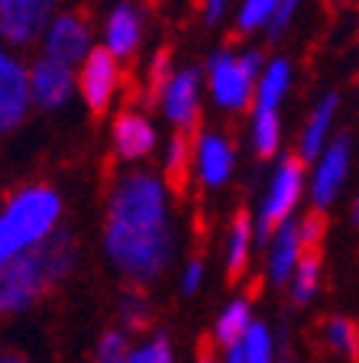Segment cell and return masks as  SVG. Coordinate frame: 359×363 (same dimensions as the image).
Here are the masks:
<instances>
[{
	"mask_svg": "<svg viewBox=\"0 0 359 363\" xmlns=\"http://www.w3.org/2000/svg\"><path fill=\"white\" fill-rule=\"evenodd\" d=\"M169 185L152 172H127L113 182L104 211V253L123 279L146 286L175 257Z\"/></svg>",
	"mask_w": 359,
	"mask_h": 363,
	"instance_id": "obj_1",
	"label": "cell"
},
{
	"mask_svg": "<svg viewBox=\"0 0 359 363\" xmlns=\"http://www.w3.org/2000/svg\"><path fill=\"white\" fill-rule=\"evenodd\" d=\"M78 266V240L68 227H59L39 247L0 259V318L23 315L49 289L65 282Z\"/></svg>",
	"mask_w": 359,
	"mask_h": 363,
	"instance_id": "obj_2",
	"label": "cell"
},
{
	"mask_svg": "<svg viewBox=\"0 0 359 363\" xmlns=\"http://www.w3.org/2000/svg\"><path fill=\"white\" fill-rule=\"evenodd\" d=\"M62 227V198L52 185H23L0 208V259L39 247Z\"/></svg>",
	"mask_w": 359,
	"mask_h": 363,
	"instance_id": "obj_3",
	"label": "cell"
},
{
	"mask_svg": "<svg viewBox=\"0 0 359 363\" xmlns=\"http://www.w3.org/2000/svg\"><path fill=\"white\" fill-rule=\"evenodd\" d=\"M262 75V55L259 52H243L233 55L227 49L214 52L207 59V84L210 94L224 111H243L253 101L256 84Z\"/></svg>",
	"mask_w": 359,
	"mask_h": 363,
	"instance_id": "obj_4",
	"label": "cell"
},
{
	"mask_svg": "<svg viewBox=\"0 0 359 363\" xmlns=\"http://www.w3.org/2000/svg\"><path fill=\"white\" fill-rule=\"evenodd\" d=\"M304 159L298 152H285L282 162L275 166L269 182V191L262 198V208L256 214V240L269 243L272 234L285 220H292V211L298 208L301 191H304Z\"/></svg>",
	"mask_w": 359,
	"mask_h": 363,
	"instance_id": "obj_5",
	"label": "cell"
},
{
	"mask_svg": "<svg viewBox=\"0 0 359 363\" xmlns=\"http://www.w3.org/2000/svg\"><path fill=\"white\" fill-rule=\"evenodd\" d=\"M30 65L0 39V136L13 133L30 117Z\"/></svg>",
	"mask_w": 359,
	"mask_h": 363,
	"instance_id": "obj_6",
	"label": "cell"
},
{
	"mask_svg": "<svg viewBox=\"0 0 359 363\" xmlns=\"http://www.w3.org/2000/svg\"><path fill=\"white\" fill-rule=\"evenodd\" d=\"M59 0H0V39L13 49L39 43L55 16Z\"/></svg>",
	"mask_w": 359,
	"mask_h": 363,
	"instance_id": "obj_7",
	"label": "cell"
},
{
	"mask_svg": "<svg viewBox=\"0 0 359 363\" xmlns=\"http://www.w3.org/2000/svg\"><path fill=\"white\" fill-rule=\"evenodd\" d=\"M120 88V59L101 49H91L88 59L78 68V94H81L84 107L91 117L107 113V107L113 104V94Z\"/></svg>",
	"mask_w": 359,
	"mask_h": 363,
	"instance_id": "obj_8",
	"label": "cell"
},
{
	"mask_svg": "<svg viewBox=\"0 0 359 363\" xmlns=\"http://www.w3.org/2000/svg\"><path fill=\"white\" fill-rule=\"evenodd\" d=\"M91 49H94L91 45V23L78 10L55 13L49 30L42 33V55H49L55 62H65V65H81Z\"/></svg>",
	"mask_w": 359,
	"mask_h": 363,
	"instance_id": "obj_9",
	"label": "cell"
},
{
	"mask_svg": "<svg viewBox=\"0 0 359 363\" xmlns=\"http://www.w3.org/2000/svg\"><path fill=\"white\" fill-rule=\"evenodd\" d=\"M75 65L39 55L30 65V101L39 111H62L75 94Z\"/></svg>",
	"mask_w": 359,
	"mask_h": 363,
	"instance_id": "obj_10",
	"label": "cell"
},
{
	"mask_svg": "<svg viewBox=\"0 0 359 363\" xmlns=\"http://www.w3.org/2000/svg\"><path fill=\"white\" fill-rule=\"evenodd\" d=\"M350 152H353V140L346 133H340L317 156V169H314V179H311V201H314V208L324 211L327 204L337 201L340 189L346 182V172H350Z\"/></svg>",
	"mask_w": 359,
	"mask_h": 363,
	"instance_id": "obj_11",
	"label": "cell"
},
{
	"mask_svg": "<svg viewBox=\"0 0 359 363\" xmlns=\"http://www.w3.org/2000/svg\"><path fill=\"white\" fill-rule=\"evenodd\" d=\"M159 104H162L165 121L172 123L175 130L195 133L198 113H201V75H198V68H181V72H175L172 82L165 84Z\"/></svg>",
	"mask_w": 359,
	"mask_h": 363,
	"instance_id": "obj_12",
	"label": "cell"
},
{
	"mask_svg": "<svg viewBox=\"0 0 359 363\" xmlns=\"http://www.w3.org/2000/svg\"><path fill=\"white\" fill-rule=\"evenodd\" d=\"M110 136H113V150H117V156L127 159V162H139V159H146L159 143L152 121L142 111H133V107H123V111L117 113Z\"/></svg>",
	"mask_w": 359,
	"mask_h": 363,
	"instance_id": "obj_13",
	"label": "cell"
},
{
	"mask_svg": "<svg viewBox=\"0 0 359 363\" xmlns=\"http://www.w3.org/2000/svg\"><path fill=\"white\" fill-rule=\"evenodd\" d=\"M142 45V13L123 0L107 13L104 20V49L117 59H130Z\"/></svg>",
	"mask_w": 359,
	"mask_h": 363,
	"instance_id": "obj_14",
	"label": "cell"
},
{
	"mask_svg": "<svg viewBox=\"0 0 359 363\" xmlns=\"http://www.w3.org/2000/svg\"><path fill=\"white\" fill-rule=\"evenodd\" d=\"M195 169L201 185L220 189L233 172V146L220 133H201L195 140Z\"/></svg>",
	"mask_w": 359,
	"mask_h": 363,
	"instance_id": "obj_15",
	"label": "cell"
},
{
	"mask_svg": "<svg viewBox=\"0 0 359 363\" xmlns=\"http://www.w3.org/2000/svg\"><path fill=\"white\" fill-rule=\"evenodd\" d=\"M301 253H304V240H301L298 220H285L275 234H272V240H269V263H266L269 279L275 282V286H282V282L292 279V272H295V266H298Z\"/></svg>",
	"mask_w": 359,
	"mask_h": 363,
	"instance_id": "obj_16",
	"label": "cell"
},
{
	"mask_svg": "<svg viewBox=\"0 0 359 363\" xmlns=\"http://www.w3.org/2000/svg\"><path fill=\"white\" fill-rule=\"evenodd\" d=\"M191 169H195V140L185 130H175L162 159V182L169 185L172 195H185L188 182H191Z\"/></svg>",
	"mask_w": 359,
	"mask_h": 363,
	"instance_id": "obj_17",
	"label": "cell"
},
{
	"mask_svg": "<svg viewBox=\"0 0 359 363\" xmlns=\"http://www.w3.org/2000/svg\"><path fill=\"white\" fill-rule=\"evenodd\" d=\"M253 234H256L253 214H249V208H239L230 220V237H227V279H230V286H237L249 269Z\"/></svg>",
	"mask_w": 359,
	"mask_h": 363,
	"instance_id": "obj_18",
	"label": "cell"
},
{
	"mask_svg": "<svg viewBox=\"0 0 359 363\" xmlns=\"http://www.w3.org/2000/svg\"><path fill=\"white\" fill-rule=\"evenodd\" d=\"M337 104H340L337 94H324L321 104H317L314 111H311V117L304 121V130H301V143H298V156L304 159V162H314V159L324 152V146H327V136H330V130H334Z\"/></svg>",
	"mask_w": 359,
	"mask_h": 363,
	"instance_id": "obj_19",
	"label": "cell"
},
{
	"mask_svg": "<svg viewBox=\"0 0 359 363\" xmlns=\"http://www.w3.org/2000/svg\"><path fill=\"white\" fill-rule=\"evenodd\" d=\"M249 328H253V305H249V298H233L220 311L217 325H214V340L220 347H237L239 340L246 337Z\"/></svg>",
	"mask_w": 359,
	"mask_h": 363,
	"instance_id": "obj_20",
	"label": "cell"
},
{
	"mask_svg": "<svg viewBox=\"0 0 359 363\" xmlns=\"http://www.w3.org/2000/svg\"><path fill=\"white\" fill-rule=\"evenodd\" d=\"M321 259H324V247H317V250H304L301 253V259H298V266H295V272H292V302L295 305H307L311 298L317 295V286H321Z\"/></svg>",
	"mask_w": 359,
	"mask_h": 363,
	"instance_id": "obj_21",
	"label": "cell"
},
{
	"mask_svg": "<svg viewBox=\"0 0 359 363\" xmlns=\"http://www.w3.org/2000/svg\"><path fill=\"white\" fill-rule=\"evenodd\" d=\"M288 84H292V65H288V59H272L269 65L262 68L259 84H256V107L278 111Z\"/></svg>",
	"mask_w": 359,
	"mask_h": 363,
	"instance_id": "obj_22",
	"label": "cell"
},
{
	"mask_svg": "<svg viewBox=\"0 0 359 363\" xmlns=\"http://www.w3.org/2000/svg\"><path fill=\"white\" fill-rule=\"evenodd\" d=\"M149 318H152V298L146 295L142 286H130L123 289L120 295V331L127 334H142L149 328Z\"/></svg>",
	"mask_w": 359,
	"mask_h": 363,
	"instance_id": "obj_23",
	"label": "cell"
},
{
	"mask_svg": "<svg viewBox=\"0 0 359 363\" xmlns=\"http://www.w3.org/2000/svg\"><path fill=\"white\" fill-rule=\"evenodd\" d=\"M324 340H327V347L334 354L359 363V325L353 318H343V315L327 318L324 321Z\"/></svg>",
	"mask_w": 359,
	"mask_h": 363,
	"instance_id": "obj_24",
	"label": "cell"
},
{
	"mask_svg": "<svg viewBox=\"0 0 359 363\" xmlns=\"http://www.w3.org/2000/svg\"><path fill=\"white\" fill-rule=\"evenodd\" d=\"M278 143H282V121H278V111L256 107V113H253V150L259 152L262 159H269L278 152Z\"/></svg>",
	"mask_w": 359,
	"mask_h": 363,
	"instance_id": "obj_25",
	"label": "cell"
},
{
	"mask_svg": "<svg viewBox=\"0 0 359 363\" xmlns=\"http://www.w3.org/2000/svg\"><path fill=\"white\" fill-rule=\"evenodd\" d=\"M175 75V65H172V49L169 45H162V49H156L149 59V68H146V98L149 101H162V91L165 84L172 82Z\"/></svg>",
	"mask_w": 359,
	"mask_h": 363,
	"instance_id": "obj_26",
	"label": "cell"
},
{
	"mask_svg": "<svg viewBox=\"0 0 359 363\" xmlns=\"http://www.w3.org/2000/svg\"><path fill=\"white\" fill-rule=\"evenodd\" d=\"M282 0H243V7L237 13V30L239 33H256L262 26H272Z\"/></svg>",
	"mask_w": 359,
	"mask_h": 363,
	"instance_id": "obj_27",
	"label": "cell"
},
{
	"mask_svg": "<svg viewBox=\"0 0 359 363\" xmlns=\"http://www.w3.org/2000/svg\"><path fill=\"white\" fill-rule=\"evenodd\" d=\"M246 363H275V344H272V331L262 321H253L246 337L239 340Z\"/></svg>",
	"mask_w": 359,
	"mask_h": 363,
	"instance_id": "obj_28",
	"label": "cell"
},
{
	"mask_svg": "<svg viewBox=\"0 0 359 363\" xmlns=\"http://www.w3.org/2000/svg\"><path fill=\"white\" fill-rule=\"evenodd\" d=\"M133 357V347H130V334L113 328V331H104L98 340V350H94V360L98 363H130Z\"/></svg>",
	"mask_w": 359,
	"mask_h": 363,
	"instance_id": "obj_29",
	"label": "cell"
},
{
	"mask_svg": "<svg viewBox=\"0 0 359 363\" xmlns=\"http://www.w3.org/2000/svg\"><path fill=\"white\" fill-rule=\"evenodd\" d=\"M130 363H175V354H172V344L165 334H156L152 340H146L142 347L133 350Z\"/></svg>",
	"mask_w": 359,
	"mask_h": 363,
	"instance_id": "obj_30",
	"label": "cell"
},
{
	"mask_svg": "<svg viewBox=\"0 0 359 363\" xmlns=\"http://www.w3.org/2000/svg\"><path fill=\"white\" fill-rule=\"evenodd\" d=\"M204 272H207V266H204L201 257H191L185 263V269H181V292L185 295H195L198 289L204 286Z\"/></svg>",
	"mask_w": 359,
	"mask_h": 363,
	"instance_id": "obj_31",
	"label": "cell"
},
{
	"mask_svg": "<svg viewBox=\"0 0 359 363\" xmlns=\"http://www.w3.org/2000/svg\"><path fill=\"white\" fill-rule=\"evenodd\" d=\"M298 7H301V0H282V4H278V13H275V20H272V26H269L272 36H282V30L292 23V16L298 13Z\"/></svg>",
	"mask_w": 359,
	"mask_h": 363,
	"instance_id": "obj_32",
	"label": "cell"
},
{
	"mask_svg": "<svg viewBox=\"0 0 359 363\" xmlns=\"http://www.w3.org/2000/svg\"><path fill=\"white\" fill-rule=\"evenodd\" d=\"M227 13V0H201V16L204 23H220V16Z\"/></svg>",
	"mask_w": 359,
	"mask_h": 363,
	"instance_id": "obj_33",
	"label": "cell"
},
{
	"mask_svg": "<svg viewBox=\"0 0 359 363\" xmlns=\"http://www.w3.org/2000/svg\"><path fill=\"white\" fill-rule=\"evenodd\" d=\"M195 363H217L214 360V347H210V340H201V344H198V360Z\"/></svg>",
	"mask_w": 359,
	"mask_h": 363,
	"instance_id": "obj_34",
	"label": "cell"
},
{
	"mask_svg": "<svg viewBox=\"0 0 359 363\" xmlns=\"http://www.w3.org/2000/svg\"><path fill=\"white\" fill-rule=\"evenodd\" d=\"M224 363H246V357H243V347H227V354H224Z\"/></svg>",
	"mask_w": 359,
	"mask_h": 363,
	"instance_id": "obj_35",
	"label": "cell"
},
{
	"mask_svg": "<svg viewBox=\"0 0 359 363\" xmlns=\"http://www.w3.org/2000/svg\"><path fill=\"white\" fill-rule=\"evenodd\" d=\"M353 224L359 227V195H356V201H353Z\"/></svg>",
	"mask_w": 359,
	"mask_h": 363,
	"instance_id": "obj_36",
	"label": "cell"
},
{
	"mask_svg": "<svg viewBox=\"0 0 359 363\" xmlns=\"http://www.w3.org/2000/svg\"><path fill=\"white\" fill-rule=\"evenodd\" d=\"M4 363H26V360H23V357H7Z\"/></svg>",
	"mask_w": 359,
	"mask_h": 363,
	"instance_id": "obj_37",
	"label": "cell"
},
{
	"mask_svg": "<svg viewBox=\"0 0 359 363\" xmlns=\"http://www.w3.org/2000/svg\"><path fill=\"white\" fill-rule=\"evenodd\" d=\"M4 360H7V354H4V350H0V363H4Z\"/></svg>",
	"mask_w": 359,
	"mask_h": 363,
	"instance_id": "obj_38",
	"label": "cell"
}]
</instances>
